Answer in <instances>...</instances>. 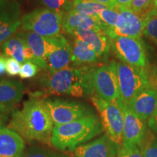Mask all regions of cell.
I'll use <instances>...</instances> for the list:
<instances>
[{
	"label": "cell",
	"mask_w": 157,
	"mask_h": 157,
	"mask_svg": "<svg viewBox=\"0 0 157 157\" xmlns=\"http://www.w3.org/2000/svg\"><path fill=\"white\" fill-rule=\"evenodd\" d=\"M7 128L29 141L50 144L54 124L44 100L34 98L13 111Z\"/></svg>",
	"instance_id": "obj_1"
},
{
	"label": "cell",
	"mask_w": 157,
	"mask_h": 157,
	"mask_svg": "<svg viewBox=\"0 0 157 157\" xmlns=\"http://www.w3.org/2000/svg\"><path fill=\"white\" fill-rule=\"evenodd\" d=\"M93 66H68L56 71H47L40 78L48 95H71L81 98L95 95L92 83Z\"/></svg>",
	"instance_id": "obj_2"
},
{
	"label": "cell",
	"mask_w": 157,
	"mask_h": 157,
	"mask_svg": "<svg viewBox=\"0 0 157 157\" xmlns=\"http://www.w3.org/2000/svg\"><path fill=\"white\" fill-rule=\"evenodd\" d=\"M103 131L101 119L92 113L72 122L54 126L50 143L58 150L73 151L78 146L101 135Z\"/></svg>",
	"instance_id": "obj_3"
},
{
	"label": "cell",
	"mask_w": 157,
	"mask_h": 157,
	"mask_svg": "<svg viewBox=\"0 0 157 157\" xmlns=\"http://www.w3.org/2000/svg\"><path fill=\"white\" fill-rule=\"evenodd\" d=\"M64 11H56L48 8H38L23 15L21 29L31 31L41 36H56L63 30Z\"/></svg>",
	"instance_id": "obj_4"
},
{
	"label": "cell",
	"mask_w": 157,
	"mask_h": 157,
	"mask_svg": "<svg viewBox=\"0 0 157 157\" xmlns=\"http://www.w3.org/2000/svg\"><path fill=\"white\" fill-rule=\"evenodd\" d=\"M119 103L127 105L135 96L149 88L146 69L122 62L117 63Z\"/></svg>",
	"instance_id": "obj_5"
},
{
	"label": "cell",
	"mask_w": 157,
	"mask_h": 157,
	"mask_svg": "<svg viewBox=\"0 0 157 157\" xmlns=\"http://www.w3.org/2000/svg\"><path fill=\"white\" fill-rule=\"evenodd\" d=\"M90 98L99 113L105 135L121 146L123 142L124 113L119 101H107L96 95L91 96Z\"/></svg>",
	"instance_id": "obj_6"
},
{
	"label": "cell",
	"mask_w": 157,
	"mask_h": 157,
	"mask_svg": "<svg viewBox=\"0 0 157 157\" xmlns=\"http://www.w3.org/2000/svg\"><path fill=\"white\" fill-rule=\"evenodd\" d=\"M109 39L111 49L122 63L146 69L148 59L141 39L116 36L111 37Z\"/></svg>",
	"instance_id": "obj_7"
},
{
	"label": "cell",
	"mask_w": 157,
	"mask_h": 157,
	"mask_svg": "<svg viewBox=\"0 0 157 157\" xmlns=\"http://www.w3.org/2000/svg\"><path fill=\"white\" fill-rule=\"evenodd\" d=\"M92 83L95 95L110 102L119 100L117 63L111 61L109 64L93 66L92 71Z\"/></svg>",
	"instance_id": "obj_8"
},
{
	"label": "cell",
	"mask_w": 157,
	"mask_h": 157,
	"mask_svg": "<svg viewBox=\"0 0 157 157\" xmlns=\"http://www.w3.org/2000/svg\"><path fill=\"white\" fill-rule=\"evenodd\" d=\"M44 102L50 113L54 126L72 122L94 113L88 105L78 101L49 98L44 100Z\"/></svg>",
	"instance_id": "obj_9"
},
{
	"label": "cell",
	"mask_w": 157,
	"mask_h": 157,
	"mask_svg": "<svg viewBox=\"0 0 157 157\" xmlns=\"http://www.w3.org/2000/svg\"><path fill=\"white\" fill-rule=\"evenodd\" d=\"M17 36L24 39L33 51L36 58L34 64L42 69L48 71V56L58 44L59 34L48 38L33 31L21 30L17 33Z\"/></svg>",
	"instance_id": "obj_10"
},
{
	"label": "cell",
	"mask_w": 157,
	"mask_h": 157,
	"mask_svg": "<svg viewBox=\"0 0 157 157\" xmlns=\"http://www.w3.org/2000/svg\"><path fill=\"white\" fill-rule=\"evenodd\" d=\"M119 13V21L113 30L106 32L109 38L116 36L141 39L144 29V18L128 7H117Z\"/></svg>",
	"instance_id": "obj_11"
},
{
	"label": "cell",
	"mask_w": 157,
	"mask_h": 157,
	"mask_svg": "<svg viewBox=\"0 0 157 157\" xmlns=\"http://www.w3.org/2000/svg\"><path fill=\"white\" fill-rule=\"evenodd\" d=\"M120 104L124 113V129L122 145L139 146L146 137L147 129L146 121L139 119L127 105Z\"/></svg>",
	"instance_id": "obj_12"
},
{
	"label": "cell",
	"mask_w": 157,
	"mask_h": 157,
	"mask_svg": "<svg viewBox=\"0 0 157 157\" xmlns=\"http://www.w3.org/2000/svg\"><path fill=\"white\" fill-rule=\"evenodd\" d=\"M119 147L105 134L78 146L73 151V154L74 157H117Z\"/></svg>",
	"instance_id": "obj_13"
},
{
	"label": "cell",
	"mask_w": 157,
	"mask_h": 157,
	"mask_svg": "<svg viewBox=\"0 0 157 157\" xmlns=\"http://www.w3.org/2000/svg\"><path fill=\"white\" fill-rule=\"evenodd\" d=\"M21 9L16 1H11L0 11V44L8 40L21 27Z\"/></svg>",
	"instance_id": "obj_14"
},
{
	"label": "cell",
	"mask_w": 157,
	"mask_h": 157,
	"mask_svg": "<svg viewBox=\"0 0 157 157\" xmlns=\"http://www.w3.org/2000/svg\"><path fill=\"white\" fill-rule=\"evenodd\" d=\"M25 87L17 80L0 79V111L8 113L22 100Z\"/></svg>",
	"instance_id": "obj_15"
},
{
	"label": "cell",
	"mask_w": 157,
	"mask_h": 157,
	"mask_svg": "<svg viewBox=\"0 0 157 157\" xmlns=\"http://www.w3.org/2000/svg\"><path fill=\"white\" fill-rule=\"evenodd\" d=\"M68 34L87 43L101 58H106L108 57L111 50L110 39L103 31L79 29Z\"/></svg>",
	"instance_id": "obj_16"
},
{
	"label": "cell",
	"mask_w": 157,
	"mask_h": 157,
	"mask_svg": "<svg viewBox=\"0 0 157 157\" xmlns=\"http://www.w3.org/2000/svg\"><path fill=\"white\" fill-rule=\"evenodd\" d=\"M157 90L148 88L135 96L127 107L141 120L146 121L156 106Z\"/></svg>",
	"instance_id": "obj_17"
},
{
	"label": "cell",
	"mask_w": 157,
	"mask_h": 157,
	"mask_svg": "<svg viewBox=\"0 0 157 157\" xmlns=\"http://www.w3.org/2000/svg\"><path fill=\"white\" fill-rule=\"evenodd\" d=\"M2 54L5 57L12 58L16 60L21 64L26 62L35 63L34 54L26 42L21 37L12 36L2 44Z\"/></svg>",
	"instance_id": "obj_18"
},
{
	"label": "cell",
	"mask_w": 157,
	"mask_h": 157,
	"mask_svg": "<svg viewBox=\"0 0 157 157\" xmlns=\"http://www.w3.org/2000/svg\"><path fill=\"white\" fill-rule=\"evenodd\" d=\"M24 149L25 141L21 135L0 126V157H21Z\"/></svg>",
	"instance_id": "obj_19"
},
{
	"label": "cell",
	"mask_w": 157,
	"mask_h": 157,
	"mask_svg": "<svg viewBox=\"0 0 157 157\" xmlns=\"http://www.w3.org/2000/svg\"><path fill=\"white\" fill-rule=\"evenodd\" d=\"M93 29L103 31L104 26L99 17H91L75 12H65L63 21V30L66 34L76 29Z\"/></svg>",
	"instance_id": "obj_20"
},
{
	"label": "cell",
	"mask_w": 157,
	"mask_h": 157,
	"mask_svg": "<svg viewBox=\"0 0 157 157\" xmlns=\"http://www.w3.org/2000/svg\"><path fill=\"white\" fill-rule=\"evenodd\" d=\"M71 45L63 35L60 34L56 48L48 56L47 71H56L69 66L71 63Z\"/></svg>",
	"instance_id": "obj_21"
},
{
	"label": "cell",
	"mask_w": 157,
	"mask_h": 157,
	"mask_svg": "<svg viewBox=\"0 0 157 157\" xmlns=\"http://www.w3.org/2000/svg\"><path fill=\"white\" fill-rule=\"evenodd\" d=\"M71 48V63L74 66H93L101 59L91 47L81 39L74 38Z\"/></svg>",
	"instance_id": "obj_22"
},
{
	"label": "cell",
	"mask_w": 157,
	"mask_h": 157,
	"mask_svg": "<svg viewBox=\"0 0 157 157\" xmlns=\"http://www.w3.org/2000/svg\"><path fill=\"white\" fill-rule=\"evenodd\" d=\"M106 6L93 0H71L65 12H75L79 14L91 17H98Z\"/></svg>",
	"instance_id": "obj_23"
},
{
	"label": "cell",
	"mask_w": 157,
	"mask_h": 157,
	"mask_svg": "<svg viewBox=\"0 0 157 157\" xmlns=\"http://www.w3.org/2000/svg\"><path fill=\"white\" fill-rule=\"evenodd\" d=\"M144 18L143 35L157 46V8L149 12Z\"/></svg>",
	"instance_id": "obj_24"
},
{
	"label": "cell",
	"mask_w": 157,
	"mask_h": 157,
	"mask_svg": "<svg viewBox=\"0 0 157 157\" xmlns=\"http://www.w3.org/2000/svg\"><path fill=\"white\" fill-rule=\"evenodd\" d=\"M98 17L103 23L104 32L106 34L107 31L113 30L117 26L119 21V13L117 7L113 8L107 7L101 12Z\"/></svg>",
	"instance_id": "obj_25"
},
{
	"label": "cell",
	"mask_w": 157,
	"mask_h": 157,
	"mask_svg": "<svg viewBox=\"0 0 157 157\" xmlns=\"http://www.w3.org/2000/svg\"><path fill=\"white\" fill-rule=\"evenodd\" d=\"M143 157H157V136L147 131L146 137L140 146Z\"/></svg>",
	"instance_id": "obj_26"
},
{
	"label": "cell",
	"mask_w": 157,
	"mask_h": 157,
	"mask_svg": "<svg viewBox=\"0 0 157 157\" xmlns=\"http://www.w3.org/2000/svg\"><path fill=\"white\" fill-rule=\"evenodd\" d=\"M155 7L154 0H132L130 9L141 17H145Z\"/></svg>",
	"instance_id": "obj_27"
},
{
	"label": "cell",
	"mask_w": 157,
	"mask_h": 157,
	"mask_svg": "<svg viewBox=\"0 0 157 157\" xmlns=\"http://www.w3.org/2000/svg\"><path fill=\"white\" fill-rule=\"evenodd\" d=\"M21 157H59L56 153L40 147H32L24 151Z\"/></svg>",
	"instance_id": "obj_28"
},
{
	"label": "cell",
	"mask_w": 157,
	"mask_h": 157,
	"mask_svg": "<svg viewBox=\"0 0 157 157\" xmlns=\"http://www.w3.org/2000/svg\"><path fill=\"white\" fill-rule=\"evenodd\" d=\"M40 68L32 62H26L23 63L20 71L19 76L23 79H28L34 77L39 71Z\"/></svg>",
	"instance_id": "obj_29"
},
{
	"label": "cell",
	"mask_w": 157,
	"mask_h": 157,
	"mask_svg": "<svg viewBox=\"0 0 157 157\" xmlns=\"http://www.w3.org/2000/svg\"><path fill=\"white\" fill-rule=\"evenodd\" d=\"M117 157H143L139 146H121L119 147Z\"/></svg>",
	"instance_id": "obj_30"
},
{
	"label": "cell",
	"mask_w": 157,
	"mask_h": 157,
	"mask_svg": "<svg viewBox=\"0 0 157 157\" xmlns=\"http://www.w3.org/2000/svg\"><path fill=\"white\" fill-rule=\"evenodd\" d=\"M47 8L56 11H66L71 0H41Z\"/></svg>",
	"instance_id": "obj_31"
},
{
	"label": "cell",
	"mask_w": 157,
	"mask_h": 157,
	"mask_svg": "<svg viewBox=\"0 0 157 157\" xmlns=\"http://www.w3.org/2000/svg\"><path fill=\"white\" fill-rule=\"evenodd\" d=\"M21 63L15 59L12 58H7L6 60V73L7 75L14 76L19 75L21 71Z\"/></svg>",
	"instance_id": "obj_32"
},
{
	"label": "cell",
	"mask_w": 157,
	"mask_h": 157,
	"mask_svg": "<svg viewBox=\"0 0 157 157\" xmlns=\"http://www.w3.org/2000/svg\"><path fill=\"white\" fill-rule=\"evenodd\" d=\"M149 87L157 90V63L146 68Z\"/></svg>",
	"instance_id": "obj_33"
},
{
	"label": "cell",
	"mask_w": 157,
	"mask_h": 157,
	"mask_svg": "<svg viewBox=\"0 0 157 157\" xmlns=\"http://www.w3.org/2000/svg\"><path fill=\"white\" fill-rule=\"evenodd\" d=\"M148 126L152 132L157 133V102L156 109L148 120Z\"/></svg>",
	"instance_id": "obj_34"
},
{
	"label": "cell",
	"mask_w": 157,
	"mask_h": 157,
	"mask_svg": "<svg viewBox=\"0 0 157 157\" xmlns=\"http://www.w3.org/2000/svg\"><path fill=\"white\" fill-rule=\"evenodd\" d=\"M93 1L106 6L107 7H110V8H113V7H117L115 0H93Z\"/></svg>",
	"instance_id": "obj_35"
},
{
	"label": "cell",
	"mask_w": 157,
	"mask_h": 157,
	"mask_svg": "<svg viewBox=\"0 0 157 157\" xmlns=\"http://www.w3.org/2000/svg\"><path fill=\"white\" fill-rule=\"evenodd\" d=\"M6 57L0 53V76L3 75L6 71Z\"/></svg>",
	"instance_id": "obj_36"
},
{
	"label": "cell",
	"mask_w": 157,
	"mask_h": 157,
	"mask_svg": "<svg viewBox=\"0 0 157 157\" xmlns=\"http://www.w3.org/2000/svg\"><path fill=\"white\" fill-rule=\"evenodd\" d=\"M132 0H115L117 7H124L130 8Z\"/></svg>",
	"instance_id": "obj_37"
},
{
	"label": "cell",
	"mask_w": 157,
	"mask_h": 157,
	"mask_svg": "<svg viewBox=\"0 0 157 157\" xmlns=\"http://www.w3.org/2000/svg\"><path fill=\"white\" fill-rule=\"evenodd\" d=\"M7 115L8 114L0 111V126H2L3 124L7 120Z\"/></svg>",
	"instance_id": "obj_38"
},
{
	"label": "cell",
	"mask_w": 157,
	"mask_h": 157,
	"mask_svg": "<svg viewBox=\"0 0 157 157\" xmlns=\"http://www.w3.org/2000/svg\"><path fill=\"white\" fill-rule=\"evenodd\" d=\"M10 2V0H0V11L5 8L6 6L8 5Z\"/></svg>",
	"instance_id": "obj_39"
},
{
	"label": "cell",
	"mask_w": 157,
	"mask_h": 157,
	"mask_svg": "<svg viewBox=\"0 0 157 157\" xmlns=\"http://www.w3.org/2000/svg\"><path fill=\"white\" fill-rule=\"evenodd\" d=\"M154 5L157 8V0H154Z\"/></svg>",
	"instance_id": "obj_40"
}]
</instances>
